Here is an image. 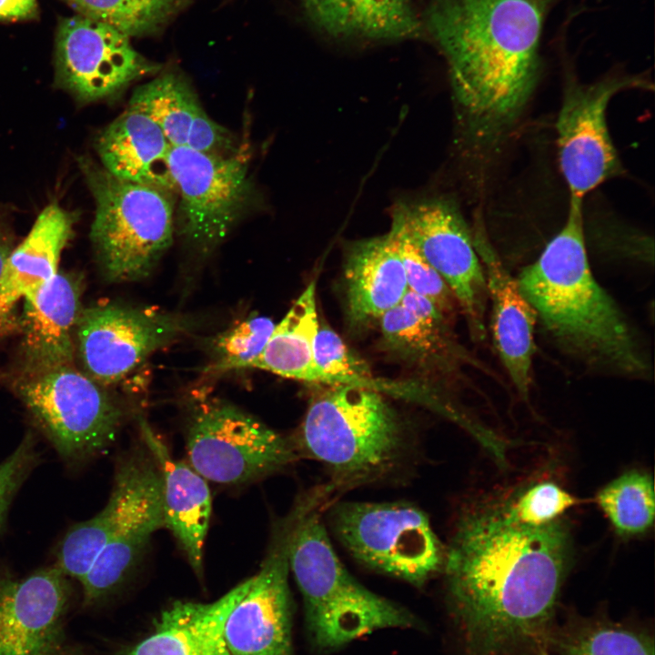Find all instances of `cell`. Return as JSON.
Listing matches in <instances>:
<instances>
[{
  "label": "cell",
  "mask_w": 655,
  "mask_h": 655,
  "mask_svg": "<svg viewBox=\"0 0 655 655\" xmlns=\"http://www.w3.org/2000/svg\"><path fill=\"white\" fill-rule=\"evenodd\" d=\"M79 162L96 201L90 237L105 277L145 278L172 244L174 195L119 178L89 157Z\"/></svg>",
  "instance_id": "cell-6"
},
{
  "label": "cell",
  "mask_w": 655,
  "mask_h": 655,
  "mask_svg": "<svg viewBox=\"0 0 655 655\" xmlns=\"http://www.w3.org/2000/svg\"><path fill=\"white\" fill-rule=\"evenodd\" d=\"M35 14V0H0V19H28Z\"/></svg>",
  "instance_id": "cell-37"
},
{
  "label": "cell",
  "mask_w": 655,
  "mask_h": 655,
  "mask_svg": "<svg viewBox=\"0 0 655 655\" xmlns=\"http://www.w3.org/2000/svg\"><path fill=\"white\" fill-rule=\"evenodd\" d=\"M323 509L313 511L299 528L289 560L311 648L328 653L377 630L423 629L412 612L369 590L348 571L322 521Z\"/></svg>",
  "instance_id": "cell-5"
},
{
  "label": "cell",
  "mask_w": 655,
  "mask_h": 655,
  "mask_svg": "<svg viewBox=\"0 0 655 655\" xmlns=\"http://www.w3.org/2000/svg\"><path fill=\"white\" fill-rule=\"evenodd\" d=\"M15 391L58 454L81 461L115 439L123 418L117 403L73 365L21 374Z\"/></svg>",
  "instance_id": "cell-9"
},
{
  "label": "cell",
  "mask_w": 655,
  "mask_h": 655,
  "mask_svg": "<svg viewBox=\"0 0 655 655\" xmlns=\"http://www.w3.org/2000/svg\"><path fill=\"white\" fill-rule=\"evenodd\" d=\"M275 326L270 318L254 315L226 331L216 341L217 358L208 369L220 372L248 368L263 351Z\"/></svg>",
  "instance_id": "cell-34"
},
{
  "label": "cell",
  "mask_w": 655,
  "mask_h": 655,
  "mask_svg": "<svg viewBox=\"0 0 655 655\" xmlns=\"http://www.w3.org/2000/svg\"><path fill=\"white\" fill-rule=\"evenodd\" d=\"M316 382L336 385H353L385 390L373 376L368 363L353 353L343 339L330 328L320 327L313 344Z\"/></svg>",
  "instance_id": "cell-32"
},
{
  "label": "cell",
  "mask_w": 655,
  "mask_h": 655,
  "mask_svg": "<svg viewBox=\"0 0 655 655\" xmlns=\"http://www.w3.org/2000/svg\"><path fill=\"white\" fill-rule=\"evenodd\" d=\"M250 584L248 578L211 603H173L151 635L119 655H230L226 623Z\"/></svg>",
  "instance_id": "cell-25"
},
{
  "label": "cell",
  "mask_w": 655,
  "mask_h": 655,
  "mask_svg": "<svg viewBox=\"0 0 655 655\" xmlns=\"http://www.w3.org/2000/svg\"><path fill=\"white\" fill-rule=\"evenodd\" d=\"M82 280L73 273H56L25 297L19 321L22 374L73 365V333L82 310Z\"/></svg>",
  "instance_id": "cell-18"
},
{
  "label": "cell",
  "mask_w": 655,
  "mask_h": 655,
  "mask_svg": "<svg viewBox=\"0 0 655 655\" xmlns=\"http://www.w3.org/2000/svg\"><path fill=\"white\" fill-rule=\"evenodd\" d=\"M595 500L620 536H639L653 525L654 485L646 472H624L600 489Z\"/></svg>",
  "instance_id": "cell-30"
},
{
  "label": "cell",
  "mask_w": 655,
  "mask_h": 655,
  "mask_svg": "<svg viewBox=\"0 0 655 655\" xmlns=\"http://www.w3.org/2000/svg\"><path fill=\"white\" fill-rule=\"evenodd\" d=\"M549 647L559 655H654V642L649 635L603 620L554 628Z\"/></svg>",
  "instance_id": "cell-29"
},
{
  "label": "cell",
  "mask_w": 655,
  "mask_h": 655,
  "mask_svg": "<svg viewBox=\"0 0 655 655\" xmlns=\"http://www.w3.org/2000/svg\"><path fill=\"white\" fill-rule=\"evenodd\" d=\"M36 444L28 433L15 449L0 463V529L10 505L37 461Z\"/></svg>",
  "instance_id": "cell-36"
},
{
  "label": "cell",
  "mask_w": 655,
  "mask_h": 655,
  "mask_svg": "<svg viewBox=\"0 0 655 655\" xmlns=\"http://www.w3.org/2000/svg\"><path fill=\"white\" fill-rule=\"evenodd\" d=\"M128 108L152 119L171 146L215 153H236L228 130L205 111L194 88L180 74L166 72L138 86Z\"/></svg>",
  "instance_id": "cell-20"
},
{
  "label": "cell",
  "mask_w": 655,
  "mask_h": 655,
  "mask_svg": "<svg viewBox=\"0 0 655 655\" xmlns=\"http://www.w3.org/2000/svg\"><path fill=\"white\" fill-rule=\"evenodd\" d=\"M71 596L55 564L25 578L0 570V655H86L66 630Z\"/></svg>",
  "instance_id": "cell-16"
},
{
  "label": "cell",
  "mask_w": 655,
  "mask_h": 655,
  "mask_svg": "<svg viewBox=\"0 0 655 655\" xmlns=\"http://www.w3.org/2000/svg\"><path fill=\"white\" fill-rule=\"evenodd\" d=\"M168 166L179 196L180 235L197 251H212L253 200L247 161L237 153L215 154L171 146Z\"/></svg>",
  "instance_id": "cell-13"
},
{
  "label": "cell",
  "mask_w": 655,
  "mask_h": 655,
  "mask_svg": "<svg viewBox=\"0 0 655 655\" xmlns=\"http://www.w3.org/2000/svg\"><path fill=\"white\" fill-rule=\"evenodd\" d=\"M581 500L552 480H541L503 500L512 519L531 527L551 524Z\"/></svg>",
  "instance_id": "cell-33"
},
{
  "label": "cell",
  "mask_w": 655,
  "mask_h": 655,
  "mask_svg": "<svg viewBox=\"0 0 655 655\" xmlns=\"http://www.w3.org/2000/svg\"><path fill=\"white\" fill-rule=\"evenodd\" d=\"M319 328L313 280L284 318L275 326L261 354L248 368L267 370L284 378L316 382L313 344Z\"/></svg>",
  "instance_id": "cell-28"
},
{
  "label": "cell",
  "mask_w": 655,
  "mask_h": 655,
  "mask_svg": "<svg viewBox=\"0 0 655 655\" xmlns=\"http://www.w3.org/2000/svg\"><path fill=\"white\" fill-rule=\"evenodd\" d=\"M328 509L337 539L366 568L418 588L442 571L446 547L418 508L346 501Z\"/></svg>",
  "instance_id": "cell-7"
},
{
  "label": "cell",
  "mask_w": 655,
  "mask_h": 655,
  "mask_svg": "<svg viewBox=\"0 0 655 655\" xmlns=\"http://www.w3.org/2000/svg\"><path fill=\"white\" fill-rule=\"evenodd\" d=\"M539 655H549V653H548L547 650H543L539 652Z\"/></svg>",
  "instance_id": "cell-39"
},
{
  "label": "cell",
  "mask_w": 655,
  "mask_h": 655,
  "mask_svg": "<svg viewBox=\"0 0 655 655\" xmlns=\"http://www.w3.org/2000/svg\"><path fill=\"white\" fill-rule=\"evenodd\" d=\"M474 244L486 277L496 352L517 392L527 400L536 352V312L491 247L480 237L474 238Z\"/></svg>",
  "instance_id": "cell-19"
},
{
  "label": "cell",
  "mask_w": 655,
  "mask_h": 655,
  "mask_svg": "<svg viewBox=\"0 0 655 655\" xmlns=\"http://www.w3.org/2000/svg\"><path fill=\"white\" fill-rule=\"evenodd\" d=\"M559 0H433L425 27L449 68L464 125L497 142L522 113L540 73L546 19Z\"/></svg>",
  "instance_id": "cell-2"
},
{
  "label": "cell",
  "mask_w": 655,
  "mask_h": 655,
  "mask_svg": "<svg viewBox=\"0 0 655 655\" xmlns=\"http://www.w3.org/2000/svg\"><path fill=\"white\" fill-rule=\"evenodd\" d=\"M75 219L73 213L58 205H48L25 239L11 252L0 276V335L18 328L15 307L19 299L38 290L57 273Z\"/></svg>",
  "instance_id": "cell-23"
},
{
  "label": "cell",
  "mask_w": 655,
  "mask_h": 655,
  "mask_svg": "<svg viewBox=\"0 0 655 655\" xmlns=\"http://www.w3.org/2000/svg\"><path fill=\"white\" fill-rule=\"evenodd\" d=\"M516 280L561 352L590 371L649 378L651 365L640 336L591 271L583 200L569 198L562 227Z\"/></svg>",
  "instance_id": "cell-3"
},
{
  "label": "cell",
  "mask_w": 655,
  "mask_h": 655,
  "mask_svg": "<svg viewBox=\"0 0 655 655\" xmlns=\"http://www.w3.org/2000/svg\"><path fill=\"white\" fill-rule=\"evenodd\" d=\"M571 539L560 519L531 527L503 501L479 503L458 519L442 571L452 620L466 655H539L548 649Z\"/></svg>",
  "instance_id": "cell-1"
},
{
  "label": "cell",
  "mask_w": 655,
  "mask_h": 655,
  "mask_svg": "<svg viewBox=\"0 0 655 655\" xmlns=\"http://www.w3.org/2000/svg\"><path fill=\"white\" fill-rule=\"evenodd\" d=\"M292 442L298 456L325 466L336 494L393 479L417 453L412 432L380 392L353 385L316 394Z\"/></svg>",
  "instance_id": "cell-4"
},
{
  "label": "cell",
  "mask_w": 655,
  "mask_h": 655,
  "mask_svg": "<svg viewBox=\"0 0 655 655\" xmlns=\"http://www.w3.org/2000/svg\"><path fill=\"white\" fill-rule=\"evenodd\" d=\"M448 318L430 300L408 289L400 303L378 320L382 342L416 367L452 373L469 358Z\"/></svg>",
  "instance_id": "cell-21"
},
{
  "label": "cell",
  "mask_w": 655,
  "mask_h": 655,
  "mask_svg": "<svg viewBox=\"0 0 655 655\" xmlns=\"http://www.w3.org/2000/svg\"><path fill=\"white\" fill-rule=\"evenodd\" d=\"M635 89H652L646 74L610 73L588 84L568 76L556 133L559 166L569 198L584 200L600 185L620 174L607 108L616 95Z\"/></svg>",
  "instance_id": "cell-12"
},
{
  "label": "cell",
  "mask_w": 655,
  "mask_h": 655,
  "mask_svg": "<svg viewBox=\"0 0 655 655\" xmlns=\"http://www.w3.org/2000/svg\"><path fill=\"white\" fill-rule=\"evenodd\" d=\"M344 277L348 316L358 328L379 320L400 303L408 289L402 260L389 232L351 244Z\"/></svg>",
  "instance_id": "cell-24"
},
{
  "label": "cell",
  "mask_w": 655,
  "mask_h": 655,
  "mask_svg": "<svg viewBox=\"0 0 655 655\" xmlns=\"http://www.w3.org/2000/svg\"><path fill=\"white\" fill-rule=\"evenodd\" d=\"M78 15L104 23L129 38L162 29L192 0H64Z\"/></svg>",
  "instance_id": "cell-31"
},
{
  "label": "cell",
  "mask_w": 655,
  "mask_h": 655,
  "mask_svg": "<svg viewBox=\"0 0 655 655\" xmlns=\"http://www.w3.org/2000/svg\"><path fill=\"white\" fill-rule=\"evenodd\" d=\"M191 467L205 479L239 485L275 473L298 458L291 439L237 407L206 399L186 428Z\"/></svg>",
  "instance_id": "cell-10"
},
{
  "label": "cell",
  "mask_w": 655,
  "mask_h": 655,
  "mask_svg": "<svg viewBox=\"0 0 655 655\" xmlns=\"http://www.w3.org/2000/svg\"><path fill=\"white\" fill-rule=\"evenodd\" d=\"M326 500L321 487L310 488L274 524L262 565L227 618L225 640L230 655H293L291 549L303 522Z\"/></svg>",
  "instance_id": "cell-8"
},
{
  "label": "cell",
  "mask_w": 655,
  "mask_h": 655,
  "mask_svg": "<svg viewBox=\"0 0 655 655\" xmlns=\"http://www.w3.org/2000/svg\"><path fill=\"white\" fill-rule=\"evenodd\" d=\"M138 422L142 441L160 467L165 526L176 537L192 569L202 577L204 547L212 512L207 479L191 466L174 460L144 418H139Z\"/></svg>",
  "instance_id": "cell-22"
},
{
  "label": "cell",
  "mask_w": 655,
  "mask_h": 655,
  "mask_svg": "<svg viewBox=\"0 0 655 655\" xmlns=\"http://www.w3.org/2000/svg\"><path fill=\"white\" fill-rule=\"evenodd\" d=\"M96 149L112 175L176 194L168 166L171 146L146 115L127 107L99 134Z\"/></svg>",
  "instance_id": "cell-26"
},
{
  "label": "cell",
  "mask_w": 655,
  "mask_h": 655,
  "mask_svg": "<svg viewBox=\"0 0 655 655\" xmlns=\"http://www.w3.org/2000/svg\"><path fill=\"white\" fill-rule=\"evenodd\" d=\"M55 44L56 79L81 101L112 96L161 68L126 35L81 15L60 23Z\"/></svg>",
  "instance_id": "cell-17"
},
{
  "label": "cell",
  "mask_w": 655,
  "mask_h": 655,
  "mask_svg": "<svg viewBox=\"0 0 655 655\" xmlns=\"http://www.w3.org/2000/svg\"><path fill=\"white\" fill-rule=\"evenodd\" d=\"M189 328L186 319L151 307L92 306L82 308L77 319V352L87 376L112 384Z\"/></svg>",
  "instance_id": "cell-15"
},
{
  "label": "cell",
  "mask_w": 655,
  "mask_h": 655,
  "mask_svg": "<svg viewBox=\"0 0 655 655\" xmlns=\"http://www.w3.org/2000/svg\"><path fill=\"white\" fill-rule=\"evenodd\" d=\"M112 491L118 502L116 526L80 581L86 608L97 605L122 585L153 534L165 526L160 467L143 441L121 459Z\"/></svg>",
  "instance_id": "cell-14"
},
{
  "label": "cell",
  "mask_w": 655,
  "mask_h": 655,
  "mask_svg": "<svg viewBox=\"0 0 655 655\" xmlns=\"http://www.w3.org/2000/svg\"><path fill=\"white\" fill-rule=\"evenodd\" d=\"M14 248L13 234L7 226L0 220V276Z\"/></svg>",
  "instance_id": "cell-38"
},
{
  "label": "cell",
  "mask_w": 655,
  "mask_h": 655,
  "mask_svg": "<svg viewBox=\"0 0 655 655\" xmlns=\"http://www.w3.org/2000/svg\"><path fill=\"white\" fill-rule=\"evenodd\" d=\"M390 231L408 241L445 280L472 338L486 335L487 282L474 238L458 207L445 197L397 204Z\"/></svg>",
  "instance_id": "cell-11"
},
{
  "label": "cell",
  "mask_w": 655,
  "mask_h": 655,
  "mask_svg": "<svg viewBox=\"0 0 655 655\" xmlns=\"http://www.w3.org/2000/svg\"><path fill=\"white\" fill-rule=\"evenodd\" d=\"M309 20L337 38L398 40L424 29L411 0H301Z\"/></svg>",
  "instance_id": "cell-27"
},
{
  "label": "cell",
  "mask_w": 655,
  "mask_h": 655,
  "mask_svg": "<svg viewBox=\"0 0 655 655\" xmlns=\"http://www.w3.org/2000/svg\"><path fill=\"white\" fill-rule=\"evenodd\" d=\"M389 233L397 244L408 289L430 300L449 318L457 301L445 280L408 241Z\"/></svg>",
  "instance_id": "cell-35"
}]
</instances>
